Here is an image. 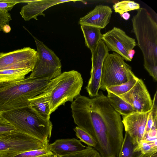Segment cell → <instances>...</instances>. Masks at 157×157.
Listing matches in <instances>:
<instances>
[{
	"instance_id": "cell-35",
	"label": "cell",
	"mask_w": 157,
	"mask_h": 157,
	"mask_svg": "<svg viewBox=\"0 0 157 157\" xmlns=\"http://www.w3.org/2000/svg\"><path fill=\"white\" fill-rule=\"evenodd\" d=\"M48 157H58V156L53 153L51 154Z\"/></svg>"
},
{
	"instance_id": "cell-9",
	"label": "cell",
	"mask_w": 157,
	"mask_h": 157,
	"mask_svg": "<svg viewBox=\"0 0 157 157\" xmlns=\"http://www.w3.org/2000/svg\"><path fill=\"white\" fill-rule=\"evenodd\" d=\"M37 52L29 47L0 53V71L14 69L33 70L39 59Z\"/></svg>"
},
{
	"instance_id": "cell-11",
	"label": "cell",
	"mask_w": 157,
	"mask_h": 157,
	"mask_svg": "<svg viewBox=\"0 0 157 157\" xmlns=\"http://www.w3.org/2000/svg\"><path fill=\"white\" fill-rule=\"evenodd\" d=\"M104 42L101 40L95 49L91 52V68L90 77L86 89L91 98L98 94L102 65L104 61L109 54Z\"/></svg>"
},
{
	"instance_id": "cell-2",
	"label": "cell",
	"mask_w": 157,
	"mask_h": 157,
	"mask_svg": "<svg viewBox=\"0 0 157 157\" xmlns=\"http://www.w3.org/2000/svg\"><path fill=\"white\" fill-rule=\"evenodd\" d=\"M132 19L133 31L141 50L145 69L157 80V24L147 10H137Z\"/></svg>"
},
{
	"instance_id": "cell-5",
	"label": "cell",
	"mask_w": 157,
	"mask_h": 157,
	"mask_svg": "<svg viewBox=\"0 0 157 157\" xmlns=\"http://www.w3.org/2000/svg\"><path fill=\"white\" fill-rule=\"evenodd\" d=\"M49 81L28 76L0 85V111L29 106V100L42 93Z\"/></svg>"
},
{
	"instance_id": "cell-14",
	"label": "cell",
	"mask_w": 157,
	"mask_h": 157,
	"mask_svg": "<svg viewBox=\"0 0 157 157\" xmlns=\"http://www.w3.org/2000/svg\"><path fill=\"white\" fill-rule=\"evenodd\" d=\"M76 1L67 0H26L27 5L23 6L20 13L25 21H29L32 19L38 20V16L45 17L44 12L50 7L59 4Z\"/></svg>"
},
{
	"instance_id": "cell-10",
	"label": "cell",
	"mask_w": 157,
	"mask_h": 157,
	"mask_svg": "<svg viewBox=\"0 0 157 157\" xmlns=\"http://www.w3.org/2000/svg\"><path fill=\"white\" fill-rule=\"evenodd\" d=\"M101 40L109 51L116 52L127 61H132L128 53L137 44L135 40L127 35L123 30L114 27L102 34Z\"/></svg>"
},
{
	"instance_id": "cell-15",
	"label": "cell",
	"mask_w": 157,
	"mask_h": 157,
	"mask_svg": "<svg viewBox=\"0 0 157 157\" xmlns=\"http://www.w3.org/2000/svg\"><path fill=\"white\" fill-rule=\"evenodd\" d=\"M112 12L111 8L108 6L97 5L87 14L81 17L78 23L81 25H90L102 29L110 22Z\"/></svg>"
},
{
	"instance_id": "cell-20",
	"label": "cell",
	"mask_w": 157,
	"mask_h": 157,
	"mask_svg": "<svg viewBox=\"0 0 157 157\" xmlns=\"http://www.w3.org/2000/svg\"><path fill=\"white\" fill-rule=\"evenodd\" d=\"M29 106L44 119L50 120V110L48 103L36 96L29 100Z\"/></svg>"
},
{
	"instance_id": "cell-21",
	"label": "cell",
	"mask_w": 157,
	"mask_h": 157,
	"mask_svg": "<svg viewBox=\"0 0 157 157\" xmlns=\"http://www.w3.org/2000/svg\"><path fill=\"white\" fill-rule=\"evenodd\" d=\"M139 78L133 73L127 82L120 85L107 87L106 90L118 96L128 91L135 84Z\"/></svg>"
},
{
	"instance_id": "cell-17",
	"label": "cell",
	"mask_w": 157,
	"mask_h": 157,
	"mask_svg": "<svg viewBox=\"0 0 157 157\" xmlns=\"http://www.w3.org/2000/svg\"><path fill=\"white\" fill-rule=\"evenodd\" d=\"M81 28L83 33L86 46L93 52L101 40V29L94 26L82 25Z\"/></svg>"
},
{
	"instance_id": "cell-4",
	"label": "cell",
	"mask_w": 157,
	"mask_h": 157,
	"mask_svg": "<svg viewBox=\"0 0 157 157\" xmlns=\"http://www.w3.org/2000/svg\"><path fill=\"white\" fill-rule=\"evenodd\" d=\"M0 117L17 131L49 144L53 127L52 122L41 117L29 105L1 111Z\"/></svg>"
},
{
	"instance_id": "cell-32",
	"label": "cell",
	"mask_w": 157,
	"mask_h": 157,
	"mask_svg": "<svg viewBox=\"0 0 157 157\" xmlns=\"http://www.w3.org/2000/svg\"><path fill=\"white\" fill-rule=\"evenodd\" d=\"M11 30L10 26L8 25H6L4 26L2 29V31L6 33H9Z\"/></svg>"
},
{
	"instance_id": "cell-33",
	"label": "cell",
	"mask_w": 157,
	"mask_h": 157,
	"mask_svg": "<svg viewBox=\"0 0 157 157\" xmlns=\"http://www.w3.org/2000/svg\"><path fill=\"white\" fill-rule=\"evenodd\" d=\"M121 16L124 20H127L129 18L130 15V14L127 12L123 13Z\"/></svg>"
},
{
	"instance_id": "cell-12",
	"label": "cell",
	"mask_w": 157,
	"mask_h": 157,
	"mask_svg": "<svg viewBox=\"0 0 157 157\" xmlns=\"http://www.w3.org/2000/svg\"><path fill=\"white\" fill-rule=\"evenodd\" d=\"M131 105L137 112L150 111L153 100L143 81L138 79L134 86L128 92L118 96Z\"/></svg>"
},
{
	"instance_id": "cell-31",
	"label": "cell",
	"mask_w": 157,
	"mask_h": 157,
	"mask_svg": "<svg viewBox=\"0 0 157 157\" xmlns=\"http://www.w3.org/2000/svg\"><path fill=\"white\" fill-rule=\"evenodd\" d=\"M136 152V157H157V152L144 154L139 151Z\"/></svg>"
},
{
	"instance_id": "cell-16",
	"label": "cell",
	"mask_w": 157,
	"mask_h": 157,
	"mask_svg": "<svg viewBox=\"0 0 157 157\" xmlns=\"http://www.w3.org/2000/svg\"><path fill=\"white\" fill-rule=\"evenodd\" d=\"M86 147L75 138L56 140L48 145L50 150L58 156L83 150Z\"/></svg>"
},
{
	"instance_id": "cell-26",
	"label": "cell",
	"mask_w": 157,
	"mask_h": 157,
	"mask_svg": "<svg viewBox=\"0 0 157 157\" xmlns=\"http://www.w3.org/2000/svg\"><path fill=\"white\" fill-rule=\"evenodd\" d=\"M133 151L144 154L157 152V142L141 141L135 145Z\"/></svg>"
},
{
	"instance_id": "cell-19",
	"label": "cell",
	"mask_w": 157,
	"mask_h": 157,
	"mask_svg": "<svg viewBox=\"0 0 157 157\" xmlns=\"http://www.w3.org/2000/svg\"><path fill=\"white\" fill-rule=\"evenodd\" d=\"M31 72L30 70L25 69L0 71V85L23 80L25 78L26 75Z\"/></svg>"
},
{
	"instance_id": "cell-7",
	"label": "cell",
	"mask_w": 157,
	"mask_h": 157,
	"mask_svg": "<svg viewBox=\"0 0 157 157\" xmlns=\"http://www.w3.org/2000/svg\"><path fill=\"white\" fill-rule=\"evenodd\" d=\"M39 59L30 77L51 80L62 73L61 60L55 52L42 42L33 36Z\"/></svg>"
},
{
	"instance_id": "cell-6",
	"label": "cell",
	"mask_w": 157,
	"mask_h": 157,
	"mask_svg": "<svg viewBox=\"0 0 157 157\" xmlns=\"http://www.w3.org/2000/svg\"><path fill=\"white\" fill-rule=\"evenodd\" d=\"M119 54H109L103 64L99 89L120 85L128 81L133 73L131 67Z\"/></svg>"
},
{
	"instance_id": "cell-29",
	"label": "cell",
	"mask_w": 157,
	"mask_h": 157,
	"mask_svg": "<svg viewBox=\"0 0 157 157\" xmlns=\"http://www.w3.org/2000/svg\"><path fill=\"white\" fill-rule=\"evenodd\" d=\"M16 131L13 126L0 117V135L11 133Z\"/></svg>"
},
{
	"instance_id": "cell-24",
	"label": "cell",
	"mask_w": 157,
	"mask_h": 157,
	"mask_svg": "<svg viewBox=\"0 0 157 157\" xmlns=\"http://www.w3.org/2000/svg\"><path fill=\"white\" fill-rule=\"evenodd\" d=\"M140 8V4L133 1L124 0L115 3L113 8L115 12L121 16L123 13L128 11L138 10Z\"/></svg>"
},
{
	"instance_id": "cell-27",
	"label": "cell",
	"mask_w": 157,
	"mask_h": 157,
	"mask_svg": "<svg viewBox=\"0 0 157 157\" xmlns=\"http://www.w3.org/2000/svg\"><path fill=\"white\" fill-rule=\"evenodd\" d=\"M58 157H101V156L95 148L86 146L83 150Z\"/></svg>"
},
{
	"instance_id": "cell-8",
	"label": "cell",
	"mask_w": 157,
	"mask_h": 157,
	"mask_svg": "<svg viewBox=\"0 0 157 157\" xmlns=\"http://www.w3.org/2000/svg\"><path fill=\"white\" fill-rule=\"evenodd\" d=\"M49 144L17 131L0 135V154L43 149Z\"/></svg>"
},
{
	"instance_id": "cell-22",
	"label": "cell",
	"mask_w": 157,
	"mask_h": 157,
	"mask_svg": "<svg viewBox=\"0 0 157 157\" xmlns=\"http://www.w3.org/2000/svg\"><path fill=\"white\" fill-rule=\"evenodd\" d=\"M134 146L131 137L125 132L117 157H136L137 152L133 151Z\"/></svg>"
},
{
	"instance_id": "cell-30",
	"label": "cell",
	"mask_w": 157,
	"mask_h": 157,
	"mask_svg": "<svg viewBox=\"0 0 157 157\" xmlns=\"http://www.w3.org/2000/svg\"><path fill=\"white\" fill-rule=\"evenodd\" d=\"M12 19L10 14L0 10V31L2 30L4 26L8 25Z\"/></svg>"
},
{
	"instance_id": "cell-25",
	"label": "cell",
	"mask_w": 157,
	"mask_h": 157,
	"mask_svg": "<svg viewBox=\"0 0 157 157\" xmlns=\"http://www.w3.org/2000/svg\"><path fill=\"white\" fill-rule=\"evenodd\" d=\"M76 137L88 146L95 148L97 143L94 138L87 132L83 129L76 126L73 128Z\"/></svg>"
},
{
	"instance_id": "cell-34",
	"label": "cell",
	"mask_w": 157,
	"mask_h": 157,
	"mask_svg": "<svg viewBox=\"0 0 157 157\" xmlns=\"http://www.w3.org/2000/svg\"><path fill=\"white\" fill-rule=\"evenodd\" d=\"M135 53V50L132 49L130 50L128 53V56L130 59L132 60L133 59V56Z\"/></svg>"
},
{
	"instance_id": "cell-13",
	"label": "cell",
	"mask_w": 157,
	"mask_h": 157,
	"mask_svg": "<svg viewBox=\"0 0 157 157\" xmlns=\"http://www.w3.org/2000/svg\"><path fill=\"white\" fill-rule=\"evenodd\" d=\"M150 111L136 112L123 117L122 122L125 132L131 136L134 145L145 139L147 121Z\"/></svg>"
},
{
	"instance_id": "cell-23",
	"label": "cell",
	"mask_w": 157,
	"mask_h": 157,
	"mask_svg": "<svg viewBox=\"0 0 157 157\" xmlns=\"http://www.w3.org/2000/svg\"><path fill=\"white\" fill-rule=\"evenodd\" d=\"M51 153L52 152L48 147L23 152L1 154L0 157H36Z\"/></svg>"
},
{
	"instance_id": "cell-3",
	"label": "cell",
	"mask_w": 157,
	"mask_h": 157,
	"mask_svg": "<svg viewBox=\"0 0 157 157\" xmlns=\"http://www.w3.org/2000/svg\"><path fill=\"white\" fill-rule=\"evenodd\" d=\"M83 85L79 72L74 70L64 71L49 80L43 92L36 96L48 103L51 114L60 106L72 102L80 95Z\"/></svg>"
},
{
	"instance_id": "cell-1",
	"label": "cell",
	"mask_w": 157,
	"mask_h": 157,
	"mask_svg": "<svg viewBox=\"0 0 157 157\" xmlns=\"http://www.w3.org/2000/svg\"><path fill=\"white\" fill-rule=\"evenodd\" d=\"M71 108L75 123L94 138L101 157H117L124 139L123 125L107 96L101 91L91 98L80 95Z\"/></svg>"
},
{
	"instance_id": "cell-18",
	"label": "cell",
	"mask_w": 157,
	"mask_h": 157,
	"mask_svg": "<svg viewBox=\"0 0 157 157\" xmlns=\"http://www.w3.org/2000/svg\"><path fill=\"white\" fill-rule=\"evenodd\" d=\"M107 98L110 105L122 117L137 112L129 104L118 96L107 91Z\"/></svg>"
},
{
	"instance_id": "cell-28",
	"label": "cell",
	"mask_w": 157,
	"mask_h": 157,
	"mask_svg": "<svg viewBox=\"0 0 157 157\" xmlns=\"http://www.w3.org/2000/svg\"><path fill=\"white\" fill-rule=\"evenodd\" d=\"M26 0H0V10L8 12L19 3H25Z\"/></svg>"
}]
</instances>
